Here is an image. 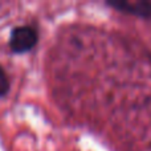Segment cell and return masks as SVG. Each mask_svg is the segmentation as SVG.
Listing matches in <instances>:
<instances>
[{"mask_svg":"<svg viewBox=\"0 0 151 151\" xmlns=\"http://www.w3.org/2000/svg\"><path fill=\"white\" fill-rule=\"evenodd\" d=\"M9 90V81H8V77L5 74V72L3 70V68L0 66V98L4 97L5 94Z\"/></svg>","mask_w":151,"mask_h":151,"instance_id":"3957f363","label":"cell"},{"mask_svg":"<svg viewBox=\"0 0 151 151\" xmlns=\"http://www.w3.org/2000/svg\"><path fill=\"white\" fill-rule=\"evenodd\" d=\"M109 5L114 7L121 12H126L130 15L141 16V17H151V1L139 0V1H115L109 3Z\"/></svg>","mask_w":151,"mask_h":151,"instance_id":"7a4b0ae2","label":"cell"},{"mask_svg":"<svg viewBox=\"0 0 151 151\" xmlns=\"http://www.w3.org/2000/svg\"><path fill=\"white\" fill-rule=\"evenodd\" d=\"M39 35L37 31L32 27L23 25L12 29L9 36V48L15 53H25L33 49L37 44Z\"/></svg>","mask_w":151,"mask_h":151,"instance_id":"6da1fadb","label":"cell"}]
</instances>
